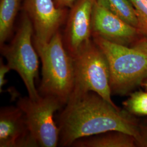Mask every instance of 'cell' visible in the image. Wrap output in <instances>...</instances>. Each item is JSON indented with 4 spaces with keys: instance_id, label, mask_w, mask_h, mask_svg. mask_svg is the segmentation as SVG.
I'll return each mask as SVG.
<instances>
[{
    "instance_id": "1",
    "label": "cell",
    "mask_w": 147,
    "mask_h": 147,
    "mask_svg": "<svg viewBox=\"0 0 147 147\" xmlns=\"http://www.w3.org/2000/svg\"><path fill=\"white\" fill-rule=\"evenodd\" d=\"M58 146L71 147L80 138L112 131L140 139V124L126 110L116 107L93 92L71 96L59 113Z\"/></svg>"
},
{
    "instance_id": "2",
    "label": "cell",
    "mask_w": 147,
    "mask_h": 147,
    "mask_svg": "<svg viewBox=\"0 0 147 147\" xmlns=\"http://www.w3.org/2000/svg\"><path fill=\"white\" fill-rule=\"evenodd\" d=\"M38 53L42 63L39 94L56 98L64 107L73 91L75 66L74 58L64 47L59 31Z\"/></svg>"
},
{
    "instance_id": "3",
    "label": "cell",
    "mask_w": 147,
    "mask_h": 147,
    "mask_svg": "<svg viewBox=\"0 0 147 147\" xmlns=\"http://www.w3.org/2000/svg\"><path fill=\"white\" fill-rule=\"evenodd\" d=\"M92 39L107 60L112 93L126 94L147 78V53L98 36Z\"/></svg>"
},
{
    "instance_id": "4",
    "label": "cell",
    "mask_w": 147,
    "mask_h": 147,
    "mask_svg": "<svg viewBox=\"0 0 147 147\" xmlns=\"http://www.w3.org/2000/svg\"><path fill=\"white\" fill-rule=\"evenodd\" d=\"M75 84L71 96L93 92L116 107L111 97L110 73L107 60L92 39L73 57Z\"/></svg>"
},
{
    "instance_id": "5",
    "label": "cell",
    "mask_w": 147,
    "mask_h": 147,
    "mask_svg": "<svg viewBox=\"0 0 147 147\" xmlns=\"http://www.w3.org/2000/svg\"><path fill=\"white\" fill-rule=\"evenodd\" d=\"M33 35L31 21L24 13L11 42L0 47L1 53L6 59L7 64L21 77L28 96L37 99L40 96L35 85V80L38 76L39 56L33 45Z\"/></svg>"
},
{
    "instance_id": "6",
    "label": "cell",
    "mask_w": 147,
    "mask_h": 147,
    "mask_svg": "<svg viewBox=\"0 0 147 147\" xmlns=\"http://www.w3.org/2000/svg\"><path fill=\"white\" fill-rule=\"evenodd\" d=\"M16 106L24 112L32 136L39 147L58 146L59 129L53 118L55 113L63 107L58 99L41 95L37 99L28 96L19 97Z\"/></svg>"
},
{
    "instance_id": "7",
    "label": "cell",
    "mask_w": 147,
    "mask_h": 147,
    "mask_svg": "<svg viewBox=\"0 0 147 147\" xmlns=\"http://www.w3.org/2000/svg\"><path fill=\"white\" fill-rule=\"evenodd\" d=\"M24 8L33 25L34 45L38 53L59 31L67 11L57 7L54 0H24Z\"/></svg>"
},
{
    "instance_id": "8",
    "label": "cell",
    "mask_w": 147,
    "mask_h": 147,
    "mask_svg": "<svg viewBox=\"0 0 147 147\" xmlns=\"http://www.w3.org/2000/svg\"><path fill=\"white\" fill-rule=\"evenodd\" d=\"M95 0H78L71 7L63 37L64 45L74 57L92 39V19Z\"/></svg>"
},
{
    "instance_id": "9",
    "label": "cell",
    "mask_w": 147,
    "mask_h": 147,
    "mask_svg": "<svg viewBox=\"0 0 147 147\" xmlns=\"http://www.w3.org/2000/svg\"><path fill=\"white\" fill-rule=\"evenodd\" d=\"M92 36H98L109 42L127 47L132 45L141 36L136 27L96 2L92 14Z\"/></svg>"
},
{
    "instance_id": "10",
    "label": "cell",
    "mask_w": 147,
    "mask_h": 147,
    "mask_svg": "<svg viewBox=\"0 0 147 147\" xmlns=\"http://www.w3.org/2000/svg\"><path fill=\"white\" fill-rule=\"evenodd\" d=\"M0 147H39L32 136L24 112L17 106L1 109Z\"/></svg>"
},
{
    "instance_id": "11",
    "label": "cell",
    "mask_w": 147,
    "mask_h": 147,
    "mask_svg": "<svg viewBox=\"0 0 147 147\" xmlns=\"http://www.w3.org/2000/svg\"><path fill=\"white\" fill-rule=\"evenodd\" d=\"M71 147H136L138 143L136 138L130 134L112 131L80 138Z\"/></svg>"
},
{
    "instance_id": "12",
    "label": "cell",
    "mask_w": 147,
    "mask_h": 147,
    "mask_svg": "<svg viewBox=\"0 0 147 147\" xmlns=\"http://www.w3.org/2000/svg\"><path fill=\"white\" fill-rule=\"evenodd\" d=\"M21 1L0 0V45L11 37Z\"/></svg>"
},
{
    "instance_id": "13",
    "label": "cell",
    "mask_w": 147,
    "mask_h": 147,
    "mask_svg": "<svg viewBox=\"0 0 147 147\" xmlns=\"http://www.w3.org/2000/svg\"><path fill=\"white\" fill-rule=\"evenodd\" d=\"M95 2L99 5L137 28V19L136 12L129 0H95Z\"/></svg>"
},
{
    "instance_id": "14",
    "label": "cell",
    "mask_w": 147,
    "mask_h": 147,
    "mask_svg": "<svg viewBox=\"0 0 147 147\" xmlns=\"http://www.w3.org/2000/svg\"><path fill=\"white\" fill-rule=\"evenodd\" d=\"M123 104L125 110L132 115L147 116V92H134Z\"/></svg>"
},
{
    "instance_id": "15",
    "label": "cell",
    "mask_w": 147,
    "mask_h": 147,
    "mask_svg": "<svg viewBox=\"0 0 147 147\" xmlns=\"http://www.w3.org/2000/svg\"><path fill=\"white\" fill-rule=\"evenodd\" d=\"M136 12L137 26L141 36L147 38V0H129Z\"/></svg>"
},
{
    "instance_id": "16",
    "label": "cell",
    "mask_w": 147,
    "mask_h": 147,
    "mask_svg": "<svg viewBox=\"0 0 147 147\" xmlns=\"http://www.w3.org/2000/svg\"><path fill=\"white\" fill-rule=\"evenodd\" d=\"M10 70H11L10 67L8 66L7 64H5L3 62L2 58L0 59V90L1 93L2 92V88L4 86L7 82L5 76Z\"/></svg>"
},
{
    "instance_id": "17",
    "label": "cell",
    "mask_w": 147,
    "mask_h": 147,
    "mask_svg": "<svg viewBox=\"0 0 147 147\" xmlns=\"http://www.w3.org/2000/svg\"><path fill=\"white\" fill-rule=\"evenodd\" d=\"M140 134L138 147H147V121L143 124H140Z\"/></svg>"
},
{
    "instance_id": "18",
    "label": "cell",
    "mask_w": 147,
    "mask_h": 147,
    "mask_svg": "<svg viewBox=\"0 0 147 147\" xmlns=\"http://www.w3.org/2000/svg\"><path fill=\"white\" fill-rule=\"evenodd\" d=\"M131 47L140 50L144 53H147V38L143 37L138 39L132 45Z\"/></svg>"
},
{
    "instance_id": "19",
    "label": "cell",
    "mask_w": 147,
    "mask_h": 147,
    "mask_svg": "<svg viewBox=\"0 0 147 147\" xmlns=\"http://www.w3.org/2000/svg\"><path fill=\"white\" fill-rule=\"evenodd\" d=\"M76 0H54L56 6L58 8L67 9L71 8Z\"/></svg>"
},
{
    "instance_id": "20",
    "label": "cell",
    "mask_w": 147,
    "mask_h": 147,
    "mask_svg": "<svg viewBox=\"0 0 147 147\" xmlns=\"http://www.w3.org/2000/svg\"><path fill=\"white\" fill-rule=\"evenodd\" d=\"M144 86H145V87L146 88V89H147V80L144 82Z\"/></svg>"
}]
</instances>
